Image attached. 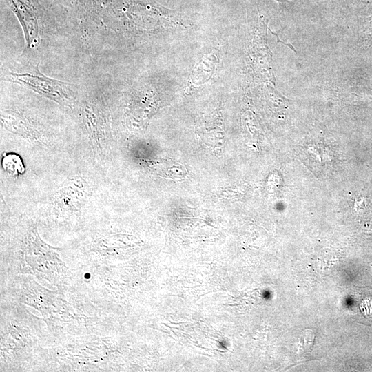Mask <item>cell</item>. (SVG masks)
Returning <instances> with one entry per match:
<instances>
[{"label": "cell", "mask_w": 372, "mask_h": 372, "mask_svg": "<svg viewBox=\"0 0 372 372\" xmlns=\"http://www.w3.org/2000/svg\"><path fill=\"white\" fill-rule=\"evenodd\" d=\"M6 1L22 26L27 48H34L39 42V23L36 8L30 0H6Z\"/></svg>", "instance_id": "7a4b0ae2"}, {"label": "cell", "mask_w": 372, "mask_h": 372, "mask_svg": "<svg viewBox=\"0 0 372 372\" xmlns=\"http://www.w3.org/2000/svg\"><path fill=\"white\" fill-rule=\"evenodd\" d=\"M218 62L215 54H207L194 68L190 78L192 87H197L208 81L213 75Z\"/></svg>", "instance_id": "3957f363"}, {"label": "cell", "mask_w": 372, "mask_h": 372, "mask_svg": "<svg viewBox=\"0 0 372 372\" xmlns=\"http://www.w3.org/2000/svg\"><path fill=\"white\" fill-rule=\"evenodd\" d=\"M10 79L61 105H72L74 85L44 75L38 65L30 71L12 72Z\"/></svg>", "instance_id": "6da1fadb"}, {"label": "cell", "mask_w": 372, "mask_h": 372, "mask_svg": "<svg viewBox=\"0 0 372 372\" xmlns=\"http://www.w3.org/2000/svg\"><path fill=\"white\" fill-rule=\"evenodd\" d=\"M1 120L4 126L14 133L27 137H33L35 135L31 125L15 112H5L1 116Z\"/></svg>", "instance_id": "277c9868"}, {"label": "cell", "mask_w": 372, "mask_h": 372, "mask_svg": "<svg viewBox=\"0 0 372 372\" xmlns=\"http://www.w3.org/2000/svg\"><path fill=\"white\" fill-rule=\"evenodd\" d=\"M95 110L92 105H85L83 107V114L85 124L93 139L97 145L100 143V134L101 126L99 125L98 119L96 118Z\"/></svg>", "instance_id": "5b68a950"}]
</instances>
